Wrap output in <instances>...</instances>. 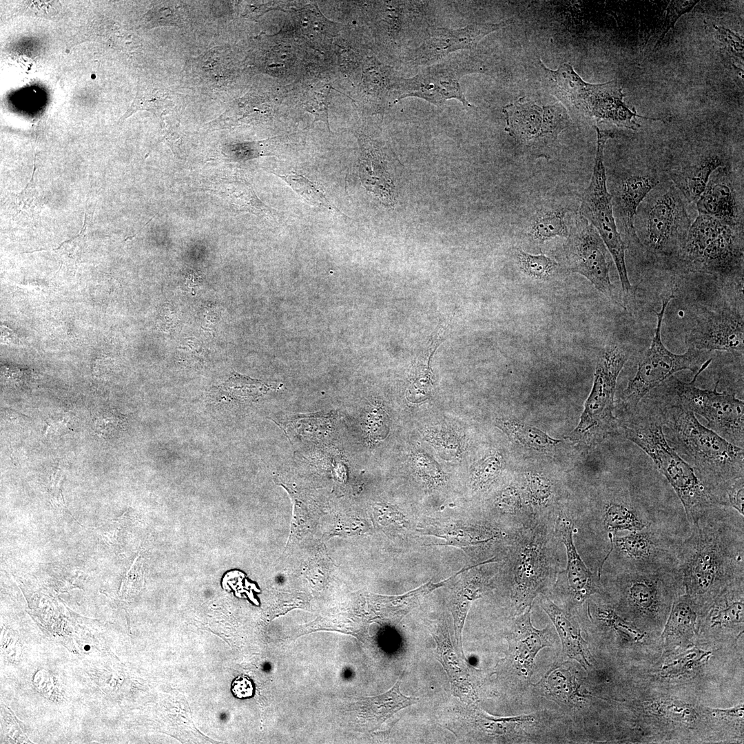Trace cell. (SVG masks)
Listing matches in <instances>:
<instances>
[{
    "label": "cell",
    "instance_id": "cell-1",
    "mask_svg": "<svg viewBox=\"0 0 744 744\" xmlns=\"http://www.w3.org/2000/svg\"><path fill=\"white\" fill-rule=\"evenodd\" d=\"M679 570L685 594L702 613L727 586L744 579L743 515L728 507L705 510L683 539Z\"/></svg>",
    "mask_w": 744,
    "mask_h": 744
},
{
    "label": "cell",
    "instance_id": "cell-2",
    "mask_svg": "<svg viewBox=\"0 0 744 744\" xmlns=\"http://www.w3.org/2000/svg\"><path fill=\"white\" fill-rule=\"evenodd\" d=\"M670 402L658 409L665 437L710 491L725 481L744 477L743 448L701 424L678 402Z\"/></svg>",
    "mask_w": 744,
    "mask_h": 744
},
{
    "label": "cell",
    "instance_id": "cell-3",
    "mask_svg": "<svg viewBox=\"0 0 744 744\" xmlns=\"http://www.w3.org/2000/svg\"><path fill=\"white\" fill-rule=\"evenodd\" d=\"M632 414L623 426L626 437L652 459L668 481L681 503L690 526L705 510L714 506L710 490L668 444L659 413L638 407Z\"/></svg>",
    "mask_w": 744,
    "mask_h": 744
},
{
    "label": "cell",
    "instance_id": "cell-4",
    "mask_svg": "<svg viewBox=\"0 0 744 744\" xmlns=\"http://www.w3.org/2000/svg\"><path fill=\"white\" fill-rule=\"evenodd\" d=\"M544 74L548 91L572 112L595 123L613 125L636 130L640 127L637 118L660 120L643 116L631 110L624 101L625 94L617 81L600 84L584 81L568 63H562L552 70L539 61Z\"/></svg>",
    "mask_w": 744,
    "mask_h": 744
},
{
    "label": "cell",
    "instance_id": "cell-5",
    "mask_svg": "<svg viewBox=\"0 0 744 744\" xmlns=\"http://www.w3.org/2000/svg\"><path fill=\"white\" fill-rule=\"evenodd\" d=\"M679 256L692 271L720 278L737 273L743 276V229L740 225H729L699 214L689 228Z\"/></svg>",
    "mask_w": 744,
    "mask_h": 744
},
{
    "label": "cell",
    "instance_id": "cell-6",
    "mask_svg": "<svg viewBox=\"0 0 744 744\" xmlns=\"http://www.w3.org/2000/svg\"><path fill=\"white\" fill-rule=\"evenodd\" d=\"M594 127L597 136V152L591 179L581 198L580 216L596 229L612 257L621 285L623 303L626 306L634 298L636 288L629 280L625 262L626 246L618 231L613 215L612 196L608 191L603 163L605 145L614 134L608 130Z\"/></svg>",
    "mask_w": 744,
    "mask_h": 744
},
{
    "label": "cell",
    "instance_id": "cell-7",
    "mask_svg": "<svg viewBox=\"0 0 744 744\" xmlns=\"http://www.w3.org/2000/svg\"><path fill=\"white\" fill-rule=\"evenodd\" d=\"M505 131L524 152L547 160L561 149L559 136L570 125L566 108L560 102L540 106L524 97L505 105Z\"/></svg>",
    "mask_w": 744,
    "mask_h": 744
},
{
    "label": "cell",
    "instance_id": "cell-8",
    "mask_svg": "<svg viewBox=\"0 0 744 744\" xmlns=\"http://www.w3.org/2000/svg\"><path fill=\"white\" fill-rule=\"evenodd\" d=\"M706 360L690 382H683L674 375L662 384L668 395L683 406L707 422L708 428L730 443L743 448L744 403L735 393L717 391L719 381L712 390L695 385L699 375L711 363Z\"/></svg>",
    "mask_w": 744,
    "mask_h": 744
},
{
    "label": "cell",
    "instance_id": "cell-9",
    "mask_svg": "<svg viewBox=\"0 0 744 744\" xmlns=\"http://www.w3.org/2000/svg\"><path fill=\"white\" fill-rule=\"evenodd\" d=\"M688 528L654 524L624 535L608 533L609 552L620 561V572L679 570V553Z\"/></svg>",
    "mask_w": 744,
    "mask_h": 744
},
{
    "label": "cell",
    "instance_id": "cell-10",
    "mask_svg": "<svg viewBox=\"0 0 744 744\" xmlns=\"http://www.w3.org/2000/svg\"><path fill=\"white\" fill-rule=\"evenodd\" d=\"M673 294L663 298L661 308L657 315V327L649 349L638 363L634 376L629 381L621 394L626 409L632 413L641 401L652 390L661 385L674 373L683 370L696 372L704 360V351L690 347L683 354L669 351L661 340V326L666 307L674 298Z\"/></svg>",
    "mask_w": 744,
    "mask_h": 744
},
{
    "label": "cell",
    "instance_id": "cell-11",
    "mask_svg": "<svg viewBox=\"0 0 744 744\" xmlns=\"http://www.w3.org/2000/svg\"><path fill=\"white\" fill-rule=\"evenodd\" d=\"M617 576L614 583L620 590L622 606L635 621H661L671 602L685 591L679 570L623 571Z\"/></svg>",
    "mask_w": 744,
    "mask_h": 744
},
{
    "label": "cell",
    "instance_id": "cell-12",
    "mask_svg": "<svg viewBox=\"0 0 744 744\" xmlns=\"http://www.w3.org/2000/svg\"><path fill=\"white\" fill-rule=\"evenodd\" d=\"M681 194L670 186L659 191L643 209V224L636 238L654 254L679 256L691 225Z\"/></svg>",
    "mask_w": 744,
    "mask_h": 744
},
{
    "label": "cell",
    "instance_id": "cell-13",
    "mask_svg": "<svg viewBox=\"0 0 744 744\" xmlns=\"http://www.w3.org/2000/svg\"><path fill=\"white\" fill-rule=\"evenodd\" d=\"M473 72H480V69L469 59L445 61L429 65L412 77H396L393 94L396 100L417 97L440 105L447 100L456 99L465 107H472L463 94L459 79Z\"/></svg>",
    "mask_w": 744,
    "mask_h": 744
},
{
    "label": "cell",
    "instance_id": "cell-14",
    "mask_svg": "<svg viewBox=\"0 0 744 744\" xmlns=\"http://www.w3.org/2000/svg\"><path fill=\"white\" fill-rule=\"evenodd\" d=\"M629 356L628 350L617 344L606 346L600 354L592 389L579 426L581 433L597 437L612 426L617 380Z\"/></svg>",
    "mask_w": 744,
    "mask_h": 744
},
{
    "label": "cell",
    "instance_id": "cell-15",
    "mask_svg": "<svg viewBox=\"0 0 744 744\" xmlns=\"http://www.w3.org/2000/svg\"><path fill=\"white\" fill-rule=\"evenodd\" d=\"M568 236L569 271L583 276L597 290L612 298L609 253L596 229L580 216Z\"/></svg>",
    "mask_w": 744,
    "mask_h": 744
},
{
    "label": "cell",
    "instance_id": "cell-16",
    "mask_svg": "<svg viewBox=\"0 0 744 744\" xmlns=\"http://www.w3.org/2000/svg\"><path fill=\"white\" fill-rule=\"evenodd\" d=\"M510 19L497 23H474L459 29L437 28L417 48L403 56L406 65L421 66L433 63L450 53L461 50H474L486 35L506 27Z\"/></svg>",
    "mask_w": 744,
    "mask_h": 744
},
{
    "label": "cell",
    "instance_id": "cell-17",
    "mask_svg": "<svg viewBox=\"0 0 744 744\" xmlns=\"http://www.w3.org/2000/svg\"><path fill=\"white\" fill-rule=\"evenodd\" d=\"M743 313L725 308L698 316L686 340L690 347L700 351L743 353Z\"/></svg>",
    "mask_w": 744,
    "mask_h": 744
},
{
    "label": "cell",
    "instance_id": "cell-18",
    "mask_svg": "<svg viewBox=\"0 0 744 744\" xmlns=\"http://www.w3.org/2000/svg\"><path fill=\"white\" fill-rule=\"evenodd\" d=\"M514 567L513 597L522 610L531 603L541 588L547 572L544 544L535 534H530L518 544Z\"/></svg>",
    "mask_w": 744,
    "mask_h": 744
},
{
    "label": "cell",
    "instance_id": "cell-19",
    "mask_svg": "<svg viewBox=\"0 0 744 744\" xmlns=\"http://www.w3.org/2000/svg\"><path fill=\"white\" fill-rule=\"evenodd\" d=\"M556 532L566 550V577L569 591L579 603L599 591L600 577L595 575L579 555L573 541L574 525L568 517L557 519Z\"/></svg>",
    "mask_w": 744,
    "mask_h": 744
},
{
    "label": "cell",
    "instance_id": "cell-20",
    "mask_svg": "<svg viewBox=\"0 0 744 744\" xmlns=\"http://www.w3.org/2000/svg\"><path fill=\"white\" fill-rule=\"evenodd\" d=\"M711 175L707 187L696 202L700 214L715 218L729 225H740L736 193L723 167Z\"/></svg>",
    "mask_w": 744,
    "mask_h": 744
},
{
    "label": "cell",
    "instance_id": "cell-21",
    "mask_svg": "<svg viewBox=\"0 0 744 744\" xmlns=\"http://www.w3.org/2000/svg\"><path fill=\"white\" fill-rule=\"evenodd\" d=\"M659 183L650 174H632L623 178L616 188L614 200L625 231L636 238L634 220L637 209Z\"/></svg>",
    "mask_w": 744,
    "mask_h": 744
},
{
    "label": "cell",
    "instance_id": "cell-22",
    "mask_svg": "<svg viewBox=\"0 0 744 744\" xmlns=\"http://www.w3.org/2000/svg\"><path fill=\"white\" fill-rule=\"evenodd\" d=\"M530 612L531 606L517 618L510 640L515 665L525 676L531 674L539 651L550 645L546 637V630H537L533 627Z\"/></svg>",
    "mask_w": 744,
    "mask_h": 744
},
{
    "label": "cell",
    "instance_id": "cell-23",
    "mask_svg": "<svg viewBox=\"0 0 744 744\" xmlns=\"http://www.w3.org/2000/svg\"><path fill=\"white\" fill-rule=\"evenodd\" d=\"M540 605L558 632L563 652L584 668L589 665L587 644L581 637L580 629L575 620L546 597L541 598Z\"/></svg>",
    "mask_w": 744,
    "mask_h": 744
},
{
    "label": "cell",
    "instance_id": "cell-24",
    "mask_svg": "<svg viewBox=\"0 0 744 744\" xmlns=\"http://www.w3.org/2000/svg\"><path fill=\"white\" fill-rule=\"evenodd\" d=\"M433 638L437 644L438 659L450 679L452 694L463 701H474L476 696L467 670L455 652L447 630H439L433 634Z\"/></svg>",
    "mask_w": 744,
    "mask_h": 744
},
{
    "label": "cell",
    "instance_id": "cell-25",
    "mask_svg": "<svg viewBox=\"0 0 744 744\" xmlns=\"http://www.w3.org/2000/svg\"><path fill=\"white\" fill-rule=\"evenodd\" d=\"M722 167L724 163L721 158L709 156L695 165L673 173L672 180L688 202L696 203L705 189L711 175Z\"/></svg>",
    "mask_w": 744,
    "mask_h": 744
},
{
    "label": "cell",
    "instance_id": "cell-26",
    "mask_svg": "<svg viewBox=\"0 0 744 744\" xmlns=\"http://www.w3.org/2000/svg\"><path fill=\"white\" fill-rule=\"evenodd\" d=\"M400 680L386 693L363 700L361 708L365 717L381 723L400 710L416 703L418 699L400 690Z\"/></svg>",
    "mask_w": 744,
    "mask_h": 744
},
{
    "label": "cell",
    "instance_id": "cell-27",
    "mask_svg": "<svg viewBox=\"0 0 744 744\" xmlns=\"http://www.w3.org/2000/svg\"><path fill=\"white\" fill-rule=\"evenodd\" d=\"M482 592L481 581L473 578L457 588L451 600V608L454 619L455 645L459 655L464 659L462 641L464 621L472 602L479 598Z\"/></svg>",
    "mask_w": 744,
    "mask_h": 744
},
{
    "label": "cell",
    "instance_id": "cell-28",
    "mask_svg": "<svg viewBox=\"0 0 744 744\" xmlns=\"http://www.w3.org/2000/svg\"><path fill=\"white\" fill-rule=\"evenodd\" d=\"M296 25L299 32L314 46H324L335 34L333 24L328 21L318 8L309 6L298 11Z\"/></svg>",
    "mask_w": 744,
    "mask_h": 744
},
{
    "label": "cell",
    "instance_id": "cell-29",
    "mask_svg": "<svg viewBox=\"0 0 744 744\" xmlns=\"http://www.w3.org/2000/svg\"><path fill=\"white\" fill-rule=\"evenodd\" d=\"M566 214L567 210L563 207L539 213L530 225V238L539 244L556 236L568 238L570 231L566 222Z\"/></svg>",
    "mask_w": 744,
    "mask_h": 744
},
{
    "label": "cell",
    "instance_id": "cell-30",
    "mask_svg": "<svg viewBox=\"0 0 744 744\" xmlns=\"http://www.w3.org/2000/svg\"><path fill=\"white\" fill-rule=\"evenodd\" d=\"M497 425L514 441L535 450L548 449L560 442L540 429L522 424L515 419L499 420Z\"/></svg>",
    "mask_w": 744,
    "mask_h": 744
},
{
    "label": "cell",
    "instance_id": "cell-31",
    "mask_svg": "<svg viewBox=\"0 0 744 744\" xmlns=\"http://www.w3.org/2000/svg\"><path fill=\"white\" fill-rule=\"evenodd\" d=\"M698 613L685 594L674 600L664 629L665 635H690L695 631Z\"/></svg>",
    "mask_w": 744,
    "mask_h": 744
},
{
    "label": "cell",
    "instance_id": "cell-32",
    "mask_svg": "<svg viewBox=\"0 0 744 744\" xmlns=\"http://www.w3.org/2000/svg\"><path fill=\"white\" fill-rule=\"evenodd\" d=\"M543 681L547 693L559 701L570 703L576 696L581 697L575 676L562 666L552 669Z\"/></svg>",
    "mask_w": 744,
    "mask_h": 744
},
{
    "label": "cell",
    "instance_id": "cell-33",
    "mask_svg": "<svg viewBox=\"0 0 744 744\" xmlns=\"http://www.w3.org/2000/svg\"><path fill=\"white\" fill-rule=\"evenodd\" d=\"M467 570V568H463L459 572H456L451 577L437 583H433L429 581L424 585L406 592L404 595L395 597H391L386 599L387 603H389L390 611L392 612V616L395 619L400 620L404 615H406L412 608H413L418 602L426 595L431 592L433 590L442 587L445 585L446 583L451 579L455 578L459 574L464 572Z\"/></svg>",
    "mask_w": 744,
    "mask_h": 744
},
{
    "label": "cell",
    "instance_id": "cell-34",
    "mask_svg": "<svg viewBox=\"0 0 744 744\" xmlns=\"http://www.w3.org/2000/svg\"><path fill=\"white\" fill-rule=\"evenodd\" d=\"M279 178L285 180L289 186L310 205L317 207H322L334 210L342 215V212L331 204L326 195L318 185L298 174L291 173L289 175H280L271 172Z\"/></svg>",
    "mask_w": 744,
    "mask_h": 744
},
{
    "label": "cell",
    "instance_id": "cell-35",
    "mask_svg": "<svg viewBox=\"0 0 744 744\" xmlns=\"http://www.w3.org/2000/svg\"><path fill=\"white\" fill-rule=\"evenodd\" d=\"M516 256L521 270L536 280L550 279L559 266L555 260L544 254L533 255L520 248L517 249Z\"/></svg>",
    "mask_w": 744,
    "mask_h": 744
},
{
    "label": "cell",
    "instance_id": "cell-36",
    "mask_svg": "<svg viewBox=\"0 0 744 744\" xmlns=\"http://www.w3.org/2000/svg\"><path fill=\"white\" fill-rule=\"evenodd\" d=\"M714 506L732 508L743 514L744 477L725 481L711 490Z\"/></svg>",
    "mask_w": 744,
    "mask_h": 744
},
{
    "label": "cell",
    "instance_id": "cell-37",
    "mask_svg": "<svg viewBox=\"0 0 744 744\" xmlns=\"http://www.w3.org/2000/svg\"><path fill=\"white\" fill-rule=\"evenodd\" d=\"M502 466L503 459L499 453H489L480 460L473 470V487L481 489L491 484L499 474Z\"/></svg>",
    "mask_w": 744,
    "mask_h": 744
},
{
    "label": "cell",
    "instance_id": "cell-38",
    "mask_svg": "<svg viewBox=\"0 0 744 744\" xmlns=\"http://www.w3.org/2000/svg\"><path fill=\"white\" fill-rule=\"evenodd\" d=\"M92 422L95 433L101 437L108 439L123 431L126 420L123 415L115 410H102L94 415Z\"/></svg>",
    "mask_w": 744,
    "mask_h": 744
},
{
    "label": "cell",
    "instance_id": "cell-39",
    "mask_svg": "<svg viewBox=\"0 0 744 744\" xmlns=\"http://www.w3.org/2000/svg\"><path fill=\"white\" fill-rule=\"evenodd\" d=\"M332 87L325 84L312 89L307 94L304 103L305 110L314 115V121L324 122L331 132L328 121L329 96Z\"/></svg>",
    "mask_w": 744,
    "mask_h": 744
},
{
    "label": "cell",
    "instance_id": "cell-40",
    "mask_svg": "<svg viewBox=\"0 0 744 744\" xmlns=\"http://www.w3.org/2000/svg\"><path fill=\"white\" fill-rule=\"evenodd\" d=\"M446 541L442 545L458 547L474 546L493 539L492 533L475 528H458L450 530L440 536Z\"/></svg>",
    "mask_w": 744,
    "mask_h": 744
},
{
    "label": "cell",
    "instance_id": "cell-41",
    "mask_svg": "<svg viewBox=\"0 0 744 744\" xmlns=\"http://www.w3.org/2000/svg\"><path fill=\"white\" fill-rule=\"evenodd\" d=\"M714 28L716 39L723 50L731 59L732 64L743 74V71L737 66V64L743 65V38L723 27L714 26Z\"/></svg>",
    "mask_w": 744,
    "mask_h": 744
},
{
    "label": "cell",
    "instance_id": "cell-42",
    "mask_svg": "<svg viewBox=\"0 0 744 744\" xmlns=\"http://www.w3.org/2000/svg\"><path fill=\"white\" fill-rule=\"evenodd\" d=\"M597 616L620 633L627 635L628 639L638 641L643 638V634L631 623L623 619L612 608L602 606L597 609Z\"/></svg>",
    "mask_w": 744,
    "mask_h": 744
},
{
    "label": "cell",
    "instance_id": "cell-43",
    "mask_svg": "<svg viewBox=\"0 0 744 744\" xmlns=\"http://www.w3.org/2000/svg\"><path fill=\"white\" fill-rule=\"evenodd\" d=\"M411 459L413 466L420 476L433 484L442 482V471L436 462L427 454L417 451L413 454Z\"/></svg>",
    "mask_w": 744,
    "mask_h": 744
},
{
    "label": "cell",
    "instance_id": "cell-44",
    "mask_svg": "<svg viewBox=\"0 0 744 744\" xmlns=\"http://www.w3.org/2000/svg\"><path fill=\"white\" fill-rule=\"evenodd\" d=\"M699 2V1H670L667 7L666 16L663 24L661 34L657 40L655 49H658L660 43L668 32L674 25L677 19L683 14L690 12Z\"/></svg>",
    "mask_w": 744,
    "mask_h": 744
},
{
    "label": "cell",
    "instance_id": "cell-45",
    "mask_svg": "<svg viewBox=\"0 0 744 744\" xmlns=\"http://www.w3.org/2000/svg\"><path fill=\"white\" fill-rule=\"evenodd\" d=\"M482 724L484 728L495 734H504L516 725L530 722L533 720L530 716H520L510 718H495L484 714L480 715Z\"/></svg>",
    "mask_w": 744,
    "mask_h": 744
},
{
    "label": "cell",
    "instance_id": "cell-46",
    "mask_svg": "<svg viewBox=\"0 0 744 744\" xmlns=\"http://www.w3.org/2000/svg\"><path fill=\"white\" fill-rule=\"evenodd\" d=\"M364 426L370 438L382 440L384 437L386 428V414L379 406H373L366 413Z\"/></svg>",
    "mask_w": 744,
    "mask_h": 744
},
{
    "label": "cell",
    "instance_id": "cell-47",
    "mask_svg": "<svg viewBox=\"0 0 744 744\" xmlns=\"http://www.w3.org/2000/svg\"><path fill=\"white\" fill-rule=\"evenodd\" d=\"M528 490L530 499L535 504L545 503L551 495V486L547 479L537 473L527 477Z\"/></svg>",
    "mask_w": 744,
    "mask_h": 744
},
{
    "label": "cell",
    "instance_id": "cell-48",
    "mask_svg": "<svg viewBox=\"0 0 744 744\" xmlns=\"http://www.w3.org/2000/svg\"><path fill=\"white\" fill-rule=\"evenodd\" d=\"M1 377L3 382L8 385L22 388L31 384L33 374L32 371L29 369L2 364Z\"/></svg>",
    "mask_w": 744,
    "mask_h": 744
},
{
    "label": "cell",
    "instance_id": "cell-49",
    "mask_svg": "<svg viewBox=\"0 0 744 744\" xmlns=\"http://www.w3.org/2000/svg\"><path fill=\"white\" fill-rule=\"evenodd\" d=\"M427 439L439 450L448 454L457 455L459 453L460 444L458 439L448 432L430 431L426 435Z\"/></svg>",
    "mask_w": 744,
    "mask_h": 744
},
{
    "label": "cell",
    "instance_id": "cell-50",
    "mask_svg": "<svg viewBox=\"0 0 744 744\" xmlns=\"http://www.w3.org/2000/svg\"><path fill=\"white\" fill-rule=\"evenodd\" d=\"M706 655L699 650H691L681 655L674 662L665 666L663 669L668 670L669 674H680L692 669L696 663L703 660Z\"/></svg>",
    "mask_w": 744,
    "mask_h": 744
},
{
    "label": "cell",
    "instance_id": "cell-51",
    "mask_svg": "<svg viewBox=\"0 0 744 744\" xmlns=\"http://www.w3.org/2000/svg\"><path fill=\"white\" fill-rule=\"evenodd\" d=\"M498 504L500 508L507 512H515L521 507V498L519 492L513 487L505 489L501 493Z\"/></svg>",
    "mask_w": 744,
    "mask_h": 744
},
{
    "label": "cell",
    "instance_id": "cell-52",
    "mask_svg": "<svg viewBox=\"0 0 744 744\" xmlns=\"http://www.w3.org/2000/svg\"><path fill=\"white\" fill-rule=\"evenodd\" d=\"M70 430L68 418L65 416H56L49 418L46 421L45 431L46 434H63L65 431Z\"/></svg>",
    "mask_w": 744,
    "mask_h": 744
},
{
    "label": "cell",
    "instance_id": "cell-53",
    "mask_svg": "<svg viewBox=\"0 0 744 744\" xmlns=\"http://www.w3.org/2000/svg\"><path fill=\"white\" fill-rule=\"evenodd\" d=\"M1 338L3 343L14 344H20V339L17 336L14 332L5 325L1 326Z\"/></svg>",
    "mask_w": 744,
    "mask_h": 744
}]
</instances>
